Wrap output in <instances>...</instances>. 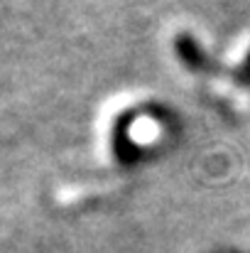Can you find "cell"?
Segmentation results:
<instances>
[{"label":"cell","instance_id":"1","mask_svg":"<svg viewBox=\"0 0 250 253\" xmlns=\"http://www.w3.org/2000/svg\"><path fill=\"white\" fill-rule=\"evenodd\" d=\"M246 74L250 77V57H248V64H246Z\"/></svg>","mask_w":250,"mask_h":253}]
</instances>
